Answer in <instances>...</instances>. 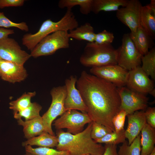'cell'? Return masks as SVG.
Returning a JSON list of instances; mask_svg holds the SVG:
<instances>
[{
	"label": "cell",
	"mask_w": 155,
	"mask_h": 155,
	"mask_svg": "<svg viewBox=\"0 0 155 155\" xmlns=\"http://www.w3.org/2000/svg\"><path fill=\"white\" fill-rule=\"evenodd\" d=\"M128 0H93L92 11L97 14L101 11H117L124 7Z\"/></svg>",
	"instance_id": "cell-21"
},
{
	"label": "cell",
	"mask_w": 155,
	"mask_h": 155,
	"mask_svg": "<svg viewBox=\"0 0 155 155\" xmlns=\"http://www.w3.org/2000/svg\"><path fill=\"white\" fill-rule=\"evenodd\" d=\"M26 152L34 155H68V152L65 151H60L48 147H38L33 148L30 145L24 147Z\"/></svg>",
	"instance_id": "cell-30"
},
{
	"label": "cell",
	"mask_w": 155,
	"mask_h": 155,
	"mask_svg": "<svg viewBox=\"0 0 155 155\" xmlns=\"http://www.w3.org/2000/svg\"><path fill=\"white\" fill-rule=\"evenodd\" d=\"M78 26V22L71 9H67L63 17L58 21L55 22L50 19H47L42 23L37 32L24 34L22 38V44L31 51L47 35L58 30L69 31Z\"/></svg>",
	"instance_id": "cell-3"
},
{
	"label": "cell",
	"mask_w": 155,
	"mask_h": 155,
	"mask_svg": "<svg viewBox=\"0 0 155 155\" xmlns=\"http://www.w3.org/2000/svg\"><path fill=\"white\" fill-rule=\"evenodd\" d=\"M141 155H149L155 148V129L146 123L141 131Z\"/></svg>",
	"instance_id": "cell-18"
},
{
	"label": "cell",
	"mask_w": 155,
	"mask_h": 155,
	"mask_svg": "<svg viewBox=\"0 0 155 155\" xmlns=\"http://www.w3.org/2000/svg\"><path fill=\"white\" fill-rule=\"evenodd\" d=\"M16 27L22 30L27 32L29 30L28 26L24 22L16 23L7 18L3 12H0V28Z\"/></svg>",
	"instance_id": "cell-31"
},
{
	"label": "cell",
	"mask_w": 155,
	"mask_h": 155,
	"mask_svg": "<svg viewBox=\"0 0 155 155\" xmlns=\"http://www.w3.org/2000/svg\"><path fill=\"white\" fill-rule=\"evenodd\" d=\"M90 73L94 75L113 84L118 88L126 86L128 71L117 64L92 67Z\"/></svg>",
	"instance_id": "cell-11"
},
{
	"label": "cell",
	"mask_w": 155,
	"mask_h": 155,
	"mask_svg": "<svg viewBox=\"0 0 155 155\" xmlns=\"http://www.w3.org/2000/svg\"><path fill=\"white\" fill-rule=\"evenodd\" d=\"M155 89L154 88L150 92L149 94H150L151 95L154 97L155 94Z\"/></svg>",
	"instance_id": "cell-39"
},
{
	"label": "cell",
	"mask_w": 155,
	"mask_h": 155,
	"mask_svg": "<svg viewBox=\"0 0 155 155\" xmlns=\"http://www.w3.org/2000/svg\"><path fill=\"white\" fill-rule=\"evenodd\" d=\"M68 31L58 30L45 37L31 51V57L34 58L51 55L57 50L69 47Z\"/></svg>",
	"instance_id": "cell-5"
},
{
	"label": "cell",
	"mask_w": 155,
	"mask_h": 155,
	"mask_svg": "<svg viewBox=\"0 0 155 155\" xmlns=\"http://www.w3.org/2000/svg\"><path fill=\"white\" fill-rule=\"evenodd\" d=\"M126 86L132 90L145 95L154 89L153 82L140 66L128 71Z\"/></svg>",
	"instance_id": "cell-13"
},
{
	"label": "cell",
	"mask_w": 155,
	"mask_h": 155,
	"mask_svg": "<svg viewBox=\"0 0 155 155\" xmlns=\"http://www.w3.org/2000/svg\"><path fill=\"white\" fill-rule=\"evenodd\" d=\"M144 114L147 123L155 129V108H147Z\"/></svg>",
	"instance_id": "cell-35"
},
{
	"label": "cell",
	"mask_w": 155,
	"mask_h": 155,
	"mask_svg": "<svg viewBox=\"0 0 155 155\" xmlns=\"http://www.w3.org/2000/svg\"><path fill=\"white\" fill-rule=\"evenodd\" d=\"M50 94L52 98L51 104L42 117L45 131L55 135L52 129V123L57 117L61 116L66 111L64 107V101L67 95L65 86L53 88Z\"/></svg>",
	"instance_id": "cell-6"
},
{
	"label": "cell",
	"mask_w": 155,
	"mask_h": 155,
	"mask_svg": "<svg viewBox=\"0 0 155 155\" xmlns=\"http://www.w3.org/2000/svg\"><path fill=\"white\" fill-rule=\"evenodd\" d=\"M36 94L35 92L24 93L16 100L9 102V108L13 111V114L22 110L31 103V98Z\"/></svg>",
	"instance_id": "cell-26"
},
{
	"label": "cell",
	"mask_w": 155,
	"mask_h": 155,
	"mask_svg": "<svg viewBox=\"0 0 155 155\" xmlns=\"http://www.w3.org/2000/svg\"><path fill=\"white\" fill-rule=\"evenodd\" d=\"M93 121L115 131L112 120L120 111L121 100L118 88L113 84L83 71L76 83Z\"/></svg>",
	"instance_id": "cell-1"
},
{
	"label": "cell",
	"mask_w": 155,
	"mask_h": 155,
	"mask_svg": "<svg viewBox=\"0 0 155 155\" xmlns=\"http://www.w3.org/2000/svg\"><path fill=\"white\" fill-rule=\"evenodd\" d=\"M86 155H92V154H87Z\"/></svg>",
	"instance_id": "cell-42"
},
{
	"label": "cell",
	"mask_w": 155,
	"mask_h": 155,
	"mask_svg": "<svg viewBox=\"0 0 155 155\" xmlns=\"http://www.w3.org/2000/svg\"><path fill=\"white\" fill-rule=\"evenodd\" d=\"M58 142V139L56 136L52 135L45 131L38 136L28 139L23 142L22 145L24 147L30 145L52 148L56 147Z\"/></svg>",
	"instance_id": "cell-22"
},
{
	"label": "cell",
	"mask_w": 155,
	"mask_h": 155,
	"mask_svg": "<svg viewBox=\"0 0 155 155\" xmlns=\"http://www.w3.org/2000/svg\"><path fill=\"white\" fill-rule=\"evenodd\" d=\"M118 90L121 100L120 111H125L127 115L147 108L148 98L145 94L125 86L118 88Z\"/></svg>",
	"instance_id": "cell-9"
},
{
	"label": "cell",
	"mask_w": 155,
	"mask_h": 155,
	"mask_svg": "<svg viewBox=\"0 0 155 155\" xmlns=\"http://www.w3.org/2000/svg\"><path fill=\"white\" fill-rule=\"evenodd\" d=\"M24 2V0H0V8L9 7L22 6Z\"/></svg>",
	"instance_id": "cell-36"
},
{
	"label": "cell",
	"mask_w": 155,
	"mask_h": 155,
	"mask_svg": "<svg viewBox=\"0 0 155 155\" xmlns=\"http://www.w3.org/2000/svg\"><path fill=\"white\" fill-rule=\"evenodd\" d=\"M126 138L125 135V130L119 132L113 131L106 134L101 138L95 140L99 144L104 143L116 145L124 142Z\"/></svg>",
	"instance_id": "cell-29"
},
{
	"label": "cell",
	"mask_w": 155,
	"mask_h": 155,
	"mask_svg": "<svg viewBox=\"0 0 155 155\" xmlns=\"http://www.w3.org/2000/svg\"><path fill=\"white\" fill-rule=\"evenodd\" d=\"M77 80L75 76L71 75L65 80V85L67 90V95L64 101L65 110H78L82 113H87V107L79 91L75 86Z\"/></svg>",
	"instance_id": "cell-14"
},
{
	"label": "cell",
	"mask_w": 155,
	"mask_h": 155,
	"mask_svg": "<svg viewBox=\"0 0 155 155\" xmlns=\"http://www.w3.org/2000/svg\"><path fill=\"white\" fill-rule=\"evenodd\" d=\"M27 75L24 65L0 59V77L3 80L14 83L24 80Z\"/></svg>",
	"instance_id": "cell-15"
},
{
	"label": "cell",
	"mask_w": 155,
	"mask_h": 155,
	"mask_svg": "<svg viewBox=\"0 0 155 155\" xmlns=\"http://www.w3.org/2000/svg\"><path fill=\"white\" fill-rule=\"evenodd\" d=\"M127 115L125 111L121 110L114 117L112 122L115 132H119L124 129L125 121Z\"/></svg>",
	"instance_id": "cell-34"
},
{
	"label": "cell",
	"mask_w": 155,
	"mask_h": 155,
	"mask_svg": "<svg viewBox=\"0 0 155 155\" xmlns=\"http://www.w3.org/2000/svg\"><path fill=\"white\" fill-rule=\"evenodd\" d=\"M0 59H1V58H0Z\"/></svg>",
	"instance_id": "cell-43"
},
{
	"label": "cell",
	"mask_w": 155,
	"mask_h": 155,
	"mask_svg": "<svg viewBox=\"0 0 155 155\" xmlns=\"http://www.w3.org/2000/svg\"><path fill=\"white\" fill-rule=\"evenodd\" d=\"M114 38L113 33L104 30L96 34L94 42L100 45L111 44L113 42Z\"/></svg>",
	"instance_id": "cell-33"
},
{
	"label": "cell",
	"mask_w": 155,
	"mask_h": 155,
	"mask_svg": "<svg viewBox=\"0 0 155 155\" xmlns=\"http://www.w3.org/2000/svg\"><path fill=\"white\" fill-rule=\"evenodd\" d=\"M140 138V135H139L130 145L125 140L119 146L118 152V155H141Z\"/></svg>",
	"instance_id": "cell-27"
},
{
	"label": "cell",
	"mask_w": 155,
	"mask_h": 155,
	"mask_svg": "<svg viewBox=\"0 0 155 155\" xmlns=\"http://www.w3.org/2000/svg\"><path fill=\"white\" fill-rule=\"evenodd\" d=\"M142 5L138 0H129L124 7L117 11V18L128 27L131 30L130 35H133L140 26V16Z\"/></svg>",
	"instance_id": "cell-10"
},
{
	"label": "cell",
	"mask_w": 155,
	"mask_h": 155,
	"mask_svg": "<svg viewBox=\"0 0 155 155\" xmlns=\"http://www.w3.org/2000/svg\"><path fill=\"white\" fill-rule=\"evenodd\" d=\"M14 33L13 30L0 28V40L8 37V35Z\"/></svg>",
	"instance_id": "cell-38"
},
{
	"label": "cell",
	"mask_w": 155,
	"mask_h": 155,
	"mask_svg": "<svg viewBox=\"0 0 155 155\" xmlns=\"http://www.w3.org/2000/svg\"><path fill=\"white\" fill-rule=\"evenodd\" d=\"M117 50L111 44L100 45L88 42L80 58V62L84 66L99 67L117 64Z\"/></svg>",
	"instance_id": "cell-4"
},
{
	"label": "cell",
	"mask_w": 155,
	"mask_h": 155,
	"mask_svg": "<svg viewBox=\"0 0 155 155\" xmlns=\"http://www.w3.org/2000/svg\"><path fill=\"white\" fill-rule=\"evenodd\" d=\"M92 121L87 113L69 110L55 120L53 125L57 130L66 128L67 132L75 134L83 131L85 125Z\"/></svg>",
	"instance_id": "cell-8"
},
{
	"label": "cell",
	"mask_w": 155,
	"mask_h": 155,
	"mask_svg": "<svg viewBox=\"0 0 155 155\" xmlns=\"http://www.w3.org/2000/svg\"><path fill=\"white\" fill-rule=\"evenodd\" d=\"M96 34L93 27L90 24L86 23L69 31L68 35L69 38L77 40H84L88 41V42H94Z\"/></svg>",
	"instance_id": "cell-23"
},
{
	"label": "cell",
	"mask_w": 155,
	"mask_h": 155,
	"mask_svg": "<svg viewBox=\"0 0 155 155\" xmlns=\"http://www.w3.org/2000/svg\"><path fill=\"white\" fill-rule=\"evenodd\" d=\"M17 120L18 124L23 127L25 137L27 139L38 135L45 131L40 116L28 121H24L22 119Z\"/></svg>",
	"instance_id": "cell-17"
},
{
	"label": "cell",
	"mask_w": 155,
	"mask_h": 155,
	"mask_svg": "<svg viewBox=\"0 0 155 155\" xmlns=\"http://www.w3.org/2000/svg\"><path fill=\"white\" fill-rule=\"evenodd\" d=\"M112 132L113 131L103 125L92 121L91 136L94 140L101 138Z\"/></svg>",
	"instance_id": "cell-32"
},
{
	"label": "cell",
	"mask_w": 155,
	"mask_h": 155,
	"mask_svg": "<svg viewBox=\"0 0 155 155\" xmlns=\"http://www.w3.org/2000/svg\"></svg>",
	"instance_id": "cell-44"
},
{
	"label": "cell",
	"mask_w": 155,
	"mask_h": 155,
	"mask_svg": "<svg viewBox=\"0 0 155 155\" xmlns=\"http://www.w3.org/2000/svg\"><path fill=\"white\" fill-rule=\"evenodd\" d=\"M143 71L153 80L155 79V48L153 47L141 58Z\"/></svg>",
	"instance_id": "cell-25"
},
{
	"label": "cell",
	"mask_w": 155,
	"mask_h": 155,
	"mask_svg": "<svg viewBox=\"0 0 155 155\" xmlns=\"http://www.w3.org/2000/svg\"><path fill=\"white\" fill-rule=\"evenodd\" d=\"M93 1V0H60L58 6L61 9H71L74 6L78 5L81 13L87 15L92 11Z\"/></svg>",
	"instance_id": "cell-24"
},
{
	"label": "cell",
	"mask_w": 155,
	"mask_h": 155,
	"mask_svg": "<svg viewBox=\"0 0 155 155\" xmlns=\"http://www.w3.org/2000/svg\"><path fill=\"white\" fill-rule=\"evenodd\" d=\"M144 111V110L137 111L127 116L128 124L127 129L125 130V135L126 138L128 140L129 145L139 135L147 123Z\"/></svg>",
	"instance_id": "cell-16"
},
{
	"label": "cell",
	"mask_w": 155,
	"mask_h": 155,
	"mask_svg": "<svg viewBox=\"0 0 155 155\" xmlns=\"http://www.w3.org/2000/svg\"><path fill=\"white\" fill-rule=\"evenodd\" d=\"M140 25L153 39L155 36V9L148 5L142 6L140 16Z\"/></svg>",
	"instance_id": "cell-20"
},
{
	"label": "cell",
	"mask_w": 155,
	"mask_h": 155,
	"mask_svg": "<svg viewBox=\"0 0 155 155\" xmlns=\"http://www.w3.org/2000/svg\"><path fill=\"white\" fill-rule=\"evenodd\" d=\"M117 50L118 65L128 71L140 66L143 55L137 49L129 33L123 35L121 44Z\"/></svg>",
	"instance_id": "cell-7"
},
{
	"label": "cell",
	"mask_w": 155,
	"mask_h": 155,
	"mask_svg": "<svg viewBox=\"0 0 155 155\" xmlns=\"http://www.w3.org/2000/svg\"><path fill=\"white\" fill-rule=\"evenodd\" d=\"M105 150L102 155H119L116 145L105 144Z\"/></svg>",
	"instance_id": "cell-37"
},
{
	"label": "cell",
	"mask_w": 155,
	"mask_h": 155,
	"mask_svg": "<svg viewBox=\"0 0 155 155\" xmlns=\"http://www.w3.org/2000/svg\"><path fill=\"white\" fill-rule=\"evenodd\" d=\"M130 36L137 50L142 55L148 52L149 49L152 46L153 39L141 26L138 27L133 35Z\"/></svg>",
	"instance_id": "cell-19"
},
{
	"label": "cell",
	"mask_w": 155,
	"mask_h": 155,
	"mask_svg": "<svg viewBox=\"0 0 155 155\" xmlns=\"http://www.w3.org/2000/svg\"><path fill=\"white\" fill-rule=\"evenodd\" d=\"M92 121L82 132L73 134L62 129L57 130L58 144L56 149L67 151L68 155H102L104 146L96 143L91 136Z\"/></svg>",
	"instance_id": "cell-2"
},
{
	"label": "cell",
	"mask_w": 155,
	"mask_h": 155,
	"mask_svg": "<svg viewBox=\"0 0 155 155\" xmlns=\"http://www.w3.org/2000/svg\"><path fill=\"white\" fill-rule=\"evenodd\" d=\"M31 57L14 39L8 37L0 40L1 59L24 65Z\"/></svg>",
	"instance_id": "cell-12"
},
{
	"label": "cell",
	"mask_w": 155,
	"mask_h": 155,
	"mask_svg": "<svg viewBox=\"0 0 155 155\" xmlns=\"http://www.w3.org/2000/svg\"><path fill=\"white\" fill-rule=\"evenodd\" d=\"M149 155H155V148L154 150Z\"/></svg>",
	"instance_id": "cell-40"
},
{
	"label": "cell",
	"mask_w": 155,
	"mask_h": 155,
	"mask_svg": "<svg viewBox=\"0 0 155 155\" xmlns=\"http://www.w3.org/2000/svg\"><path fill=\"white\" fill-rule=\"evenodd\" d=\"M42 109V106L38 104L32 102L26 108L13 114L14 117L17 120L23 117L25 121L30 120L40 116V112Z\"/></svg>",
	"instance_id": "cell-28"
},
{
	"label": "cell",
	"mask_w": 155,
	"mask_h": 155,
	"mask_svg": "<svg viewBox=\"0 0 155 155\" xmlns=\"http://www.w3.org/2000/svg\"><path fill=\"white\" fill-rule=\"evenodd\" d=\"M23 155H34L28 152H26V154Z\"/></svg>",
	"instance_id": "cell-41"
}]
</instances>
